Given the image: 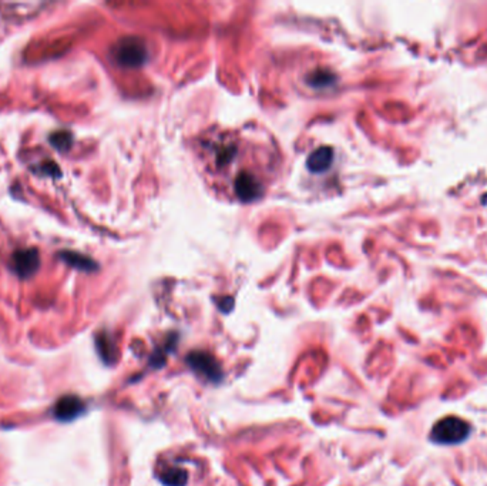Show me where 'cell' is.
<instances>
[{"label": "cell", "instance_id": "cell-5", "mask_svg": "<svg viewBox=\"0 0 487 486\" xmlns=\"http://www.w3.org/2000/svg\"><path fill=\"white\" fill-rule=\"evenodd\" d=\"M114 57L117 62L123 66H138L140 63H143L146 52L140 43H136L134 40L129 39L123 40V42L116 47Z\"/></svg>", "mask_w": 487, "mask_h": 486}, {"label": "cell", "instance_id": "cell-1", "mask_svg": "<svg viewBox=\"0 0 487 486\" xmlns=\"http://www.w3.org/2000/svg\"><path fill=\"white\" fill-rule=\"evenodd\" d=\"M197 151L211 184L242 202L258 200L275 173L268 146L237 131H208L199 137Z\"/></svg>", "mask_w": 487, "mask_h": 486}, {"label": "cell", "instance_id": "cell-6", "mask_svg": "<svg viewBox=\"0 0 487 486\" xmlns=\"http://www.w3.org/2000/svg\"><path fill=\"white\" fill-rule=\"evenodd\" d=\"M85 412V402L76 395H66L60 398L54 405V418L58 421H73Z\"/></svg>", "mask_w": 487, "mask_h": 486}, {"label": "cell", "instance_id": "cell-7", "mask_svg": "<svg viewBox=\"0 0 487 486\" xmlns=\"http://www.w3.org/2000/svg\"><path fill=\"white\" fill-rule=\"evenodd\" d=\"M57 257L62 260L63 262H66L67 266H70L73 268H77V270H81V271H93V270L97 268L96 262L90 257H87L85 254L76 253V251L63 250V251L58 253Z\"/></svg>", "mask_w": 487, "mask_h": 486}, {"label": "cell", "instance_id": "cell-9", "mask_svg": "<svg viewBox=\"0 0 487 486\" xmlns=\"http://www.w3.org/2000/svg\"><path fill=\"white\" fill-rule=\"evenodd\" d=\"M160 480L166 486H186L188 480L187 471L181 468H169L160 475Z\"/></svg>", "mask_w": 487, "mask_h": 486}, {"label": "cell", "instance_id": "cell-10", "mask_svg": "<svg viewBox=\"0 0 487 486\" xmlns=\"http://www.w3.org/2000/svg\"><path fill=\"white\" fill-rule=\"evenodd\" d=\"M49 141H50V145L54 149H57L58 151H66L70 149V146L73 143V136L67 130H58L49 137Z\"/></svg>", "mask_w": 487, "mask_h": 486}, {"label": "cell", "instance_id": "cell-2", "mask_svg": "<svg viewBox=\"0 0 487 486\" xmlns=\"http://www.w3.org/2000/svg\"><path fill=\"white\" fill-rule=\"evenodd\" d=\"M472 434V425L459 416H446L437 421L431 431V441L437 445H459Z\"/></svg>", "mask_w": 487, "mask_h": 486}, {"label": "cell", "instance_id": "cell-11", "mask_svg": "<svg viewBox=\"0 0 487 486\" xmlns=\"http://www.w3.org/2000/svg\"><path fill=\"white\" fill-rule=\"evenodd\" d=\"M97 350L101 355V358H103L106 362L111 363L116 358V354H113V346H111V342L109 338L106 337H98L97 338Z\"/></svg>", "mask_w": 487, "mask_h": 486}, {"label": "cell", "instance_id": "cell-4", "mask_svg": "<svg viewBox=\"0 0 487 486\" xmlns=\"http://www.w3.org/2000/svg\"><path fill=\"white\" fill-rule=\"evenodd\" d=\"M40 267V255L36 249L19 250L12 257V270L20 278H30Z\"/></svg>", "mask_w": 487, "mask_h": 486}, {"label": "cell", "instance_id": "cell-12", "mask_svg": "<svg viewBox=\"0 0 487 486\" xmlns=\"http://www.w3.org/2000/svg\"><path fill=\"white\" fill-rule=\"evenodd\" d=\"M40 171H43V174H46V176H58L60 173V169L57 167V165H54V163H52V161H46V163H43L42 166H40V169H39Z\"/></svg>", "mask_w": 487, "mask_h": 486}, {"label": "cell", "instance_id": "cell-3", "mask_svg": "<svg viewBox=\"0 0 487 486\" xmlns=\"http://www.w3.org/2000/svg\"><path fill=\"white\" fill-rule=\"evenodd\" d=\"M187 362L195 372L213 382H219L222 379L221 366L213 355L207 352H191L187 358Z\"/></svg>", "mask_w": 487, "mask_h": 486}, {"label": "cell", "instance_id": "cell-8", "mask_svg": "<svg viewBox=\"0 0 487 486\" xmlns=\"http://www.w3.org/2000/svg\"><path fill=\"white\" fill-rule=\"evenodd\" d=\"M331 163H332V150L328 147H322L314 151L308 158V167L315 173L327 170L331 166Z\"/></svg>", "mask_w": 487, "mask_h": 486}]
</instances>
